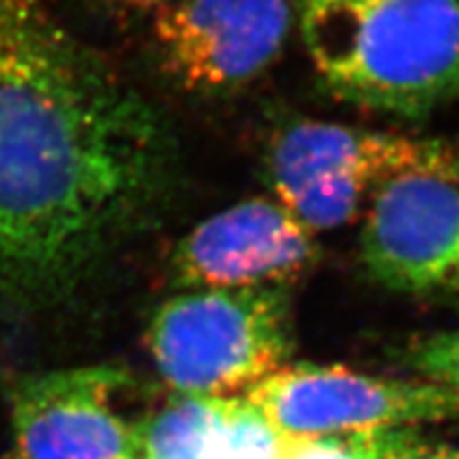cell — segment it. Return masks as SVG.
<instances>
[{"label":"cell","instance_id":"6da1fadb","mask_svg":"<svg viewBox=\"0 0 459 459\" xmlns=\"http://www.w3.org/2000/svg\"><path fill=\"white\" fill-rule=\"evenodd\" d=\"M160 113L45 0H0V298L54 300L169 200Z\"/></svg>","mask_w":459,"mask_h":459},{"label":"cell","instance_id":"7a4b0ae2","mask_svg":"<svg viewBox=\"0 0 459 459\" xmlns=\"http://www.w3.org/2000/svg\"><path fill=\"white\" fill-rule=\"evenodd\" d=\"M319 83L336 100L426 117L459 99V0H290Z\"/></svg>","mask_w":459,"mask_h":459},{"label":"cell","instance_id":"3957f363","mask_svg":"<svg viewBox=\"0 0 459 459\" xmlns=\"http://www.w3.org/2000/svg\"><path fill=\"white\" fill-rule=\"evenodd\" d=\"M277 200L313 232L358 215L381 189L409 177L459 183V143L330 122H294L266 156Z\"/></svg>","mask_w":459,"mask_h":459},{"label":"cell","instance_id":"277c9868","mask_svg":"<svg viewBox=\"0 0 459 459\" xmlns=\"http://www.w3.org/2000/svg\"><path fill=\"white\" fill-rule=\"evenodd\" d=\"M290 313V296L279 285L189 290L158 308L147 344L172 389L234 400L285 366Z\"/></svg>","mask_w":459,"mask_h":459},{"label":"cell","instance_id":"5b68a950","mask_svg":"<svg viewBox=\"0 0 459 459\" xmlns=\"http://www.w3.org/2000/svg\"><path fill=\"white\" fill-rule=\"evenodd\" d=\"M247 400L291 438L378 434L457 417L434 383L368 377L344 366H283Z\"/></svg>","mask_w":459,"mask_h":459},{"label":"cell","instance_id":"8992f818","mask_svg":"<svg viewBox=\"0 0 459 459\" xmlns=\"http://www.w3.org/2000/svg\"><path fill=\"white\" fill-rule=\"evenodd\" d=\"M291 24L290 0H172L156 15V45L183 90L223 94L277 60Z\"/></svg>","mask_w":459,"mask_h":459},{"label":"cell","instance_id":"52a82bcc","mask_svg":"<svg viewBox=\"0 0 459 459\" xmlns=\"http://www.w3.org/2000/svg\"><path fill=\"white\" fill-rule=\"evenodd\" d=\"M126 385L111 366L22 378L11 394L13 459H139V426L117 409Z\"/></svg>","mask_w":459,"mask_h":459},{"label":"cell","instance_id":"ba28073f","mask_svg":"<svg viewBox=\"0 0 459 459\" xmlns=\"http://www.w3.org/2000/svg\"><path fill=\"white\" fill-rule=\"evenodd\" d=\"M359 257L392 291L459 294V183L409 177L381 189L361 228Z\"/></svg>","mask_w":459,"mask_h":459},{"label":"cell","instance_id":"9c48e42d","mask_svg":"<svg viewBox=\"0 0 459 459\" xmlns=\"http://www.w3.org/2000/svg\"><path fill=\"white\" fill-rule=\"evenodd\" d=\"M319 257L315 232L273 198H249L206 217L170 255V274L187 290L277 285Z\"/></svg>","mask_w":459,"mask_h":459},{"label":"cell","instance_id":"30bf717a","mask_svg":"<svg viewBox=\"0 0 459 459\" xmlns=\"http://www.w3.org/2000/svg\"><path fill=\"white\" fill-rule=\"evenodd\" d=\"M230 400L179 394L139 426L141 459H213Z\"/></svg>","mask_w":459,"mask_h":459},{"label":"cell","instance_id":"8fae6325","mask_svg":"<svg viewBox=\"0 0 459 459\" xmlns=\"http://www.w3.org/2000/svg\"><path fill=\"white\" fill-rule=\"evenodd\" d=\"M296 438L281 432L249 400H230L213 459H287Z\"/></svg>","mask_w":459,"mask_h":459},{"label":"cell","instance_id":"7c38bea8","mask_svg":"<svg viewBox=\"0 0 459 459\" xmlns=\"http://www.w3.org/2000/svg\"><path fill=\"white\" fill-rule=\"evenodd\" d=\"M404 358L412 370L449 395L459 415V330L417 338L406 347Z\"/></svg>","mask_w":459,"mask_h":459},{"label":"cell","instance_id":"4fadbf2b","mask_svg":"<svg viewBox=\"0 0 459 459\" xmlns=\"http://www.w3.org/2000/svg\"><path fill=\"white\" fill-rule=\"evenodd\" d=\"M387 432L296 438L287 459H381Z\"/></svg>","mask_w":459,"mask_h":459},{"label":"cell","instance_id":"5bb4252c","mask_svg":"<svg viewBox=\"0 0 459 459\" xmlns=\"http://www.w3.org/2000/svg\"><path fill=\"white\" fill-rule=\"evenodd\" d=\"M381 459H459V453L446 446L426 445L411 434L392 429L385 434Z\"/></svg>","mask_w":459,"mask_h":459},{"label":"cell","instance_id":"9a60e30c","mask_svg":"<svg viewBox=\"0 0 459 459\" xmlns=\"http://www.w3.org/2000/svg\"><path fill=\"white\" fill-rule=\"evenodd\" d=\"M108 4H117V7L124 9H134V11H160L166 4H170L172 0H105Z\"/></svg>","mask_w":459,"mask_h":459}]
</instances>
